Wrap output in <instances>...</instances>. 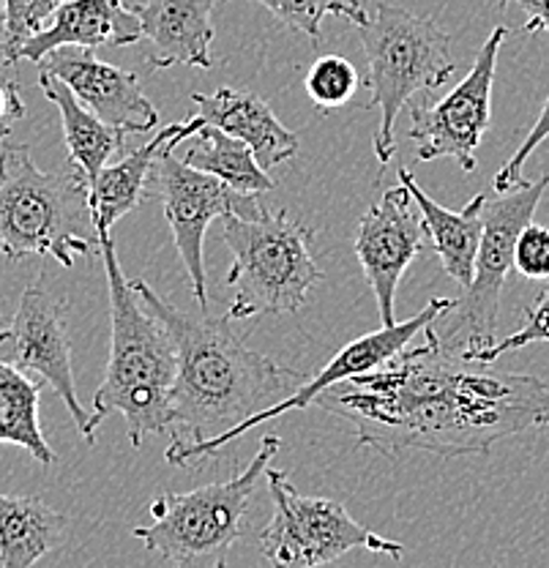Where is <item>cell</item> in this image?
<instances>
[{
	"mask_svg": "<svg viewBox=\"0 0 549 568\" xmlns=\"http://www.w3.org/2000/svg\"><path fill=\"white\" fill-rule=\"evenodd\" d=\"M533 342H547L549 345V284L539 293L536 304L525 312V325L519 331H514L506 339L495 342L492 347H487L484 353H478L474 364H495L500 355L522 351V347L533 345Z\"/></svg>",
	"mask_w": 549,
	"mask_h": 568,
	"instance_id": "cell-27",
	"label": "cell"
},
{
	"mask_svg": "<svg viewBox=\"0 0 549 568\" xmlns=\"http://www.w3.org/2000/svg\"><path fill=\"white\" fill-rule=\"evenodd\" d=\"M67 0H6V26H9V67H14V52L47 26L58 6Z\"/></svg>",
	"mask_w": 549,
	"mask_h": 568,
	"instance_id": "cell-28",
	"label": "cell"
},
{
	"mask_svg": "<svg viewBox=\"0 0 549 568\" xmlns=\"http://www.w3.org/2000/svg\"><path fill=\"white\" fill-rule=\"evenodd\" d=\"M11 345V364L22 372H37L39 381L50 383L63 405L72 413L82 437L88 435L91 413L77 399L72 345L67 331V304L44 287V276L26 287L17 315L6 328V342Z\"/></svg>",
	"mask_w": 549,
	"mask_h": 568,
	"instance_id": "cell-14",
	"label": "cell"
},
{
	"mask_svg": "<svg viewBox=\"0 0 549 568\" xmlns=\"http://www.w3.org/2000/svg\"><path fill=\"white\" fill-rule=\"evenodd\" d=\"M39 71L55 74L67 82L93 115L126 134L148 132L159 123L156 106L140 91L134 71L110 67L96 61L91 50L80 47H58L39 61Z\"/></svg>",
	"mask_w": 549,
	"mask_h": 568,
	"instance_id": "cell-15",
	"label": "cell"
},
{
	"mask_svg": "<svg viewBox=\"0 0 549 568\" xmlns=\"http://www.w3.org/2000/svg\"><path fill=\"white\" fill-rule=\"evenodd\" d=\"M547 186L549 173L541 175L539 181H525L522 186L495 200L487 197L474 282L424 331L440 347L462 355L465 361H474L478 353L495 345L500 295H504L506 276L514 268V248H517L519 233L533 222V213L539 209Z\"/></svg>",
	"mask_w": 549,
	"mask_h": 568,
	"instance_id": "cell-8",
	"label": "cell"
},
{
	"mask_svg": "<svg viewBox=\"0 0 549 568\" xmlns=\"http://www.w3.org/2000/svg\"><path fill=\"white\" fill-rule=\"evenodd\" d=\"M369 74L366 110H380L375 132V156L388 164L397 153V123L403 106L421 93H433L454 74L451 39L433 17H416L392 3H377L375 17L358 28Z\"/></svg>",
	"mask_w": 549,
	"mask_h": 568,
	"instance_id": "cell-7",
	"label": "cell"
},
{
	"mask_svg": "<svg viewBox=\"0 0 549 568\" xmlns=\"http://www.w3.org/2000/svg\"><path fill=\"white\" fill-rule=\"evenodd\" d=\"M317 405L350 424L358 446L386 457H489L506 437L549 424V383L476 369L424 334L421 345L323 390Z\"/></svg>",
	"mask_w": 549,
	"mask_h": 568,
	"instance_id": "cell-1",
	"label": "cell"
},
{
	"mask_svg": "<svg viewBox=\"0 0 549 568\" xmlns=\"http://www.w3.org/2000/svg\"><path fill=\"white\" fill-rule=\"evenodd\" d=\"M547 138H549V97H547L545 106H541L539 121H536L533 129L528 132V138L522 140V145L517 148V153H514L509 162L500 168V173L495 175V192L506 194V192H511V189L522 186V183H525V178H522L525 162H528L530 153H533L536 148H539Z\"/></svg>",
	"mask_w": 549,
	"mask_h": 568,
	"instance_id": "cell-30",
	"label": "cell"
},
{
	"mask_svg": "<svg viewBox=\"0 0 549 568\" xmlns=\"http://www.w3.org/2000/svg\"><path fill=\"white\" fill-rule=\"evenodd\" d=\"M265 481L274 497V517L260 532V552L271 568H321L356 549L388 558L405 555L403 544L358 525L342 503L301 495L285 470L268 467Z\"/></svg>",
	"mask_w": 549,
	"mask_h": 568,
	"instance_id": "cell-9",
	"label": "cell"
},
{
	"mask_svg": "<svg viewBox=\"0 0 549 568\" xmlns=\"http://www.w3.org/2000/svg\"><path fill=\"white\" fill-rule=\"evenodd\" d=\"M306 93L323 110L347 104L358 91V71L347 58L323 55L306 71Z\"/></svg>",
	"mask_w": 549,
	"mask_h": 568,
	"instance_id": "cell-26",
	"label": "cell"
},
{
	"mask_svg": "<svg viewBox=\"0 0 549 568\" xmlns=\"http://www.w3.org/2000/svg\"><path fill=\"white\" fill-rule=\"evenodd\" d=\"M132 284L148 310L167 325L179 353L173 388L175 440H211L274 405V396L285 390L293 394L306 381L304 372L285 369L250 351L227 328V317L214 320L203 312V320H194L164 301L148 282L132 280Z\"/></svg>",
	"mask_w": 549,
	"mask_h": 568,
	"instance_id": "cell-2",
	"label": "cell"
},
{
	"mask_svg": "<svg viewBox=\"0 0 549 568\" xmlns=\"http://www.w3.org/2000/svg\"><path fill=\"white\" fill-rule=\"evenodd\" d=\"M22 115H26V102L20 97V88L14 80L0 77V140L9 138V132Z\"/></svg>",
	"mask_w": 549,
	"mask_h": 568,
	"instance_id": "cell-31",
	"label": "cell"
},
{
	"mask_svg": "<svg viewBox=\"0 0 549 568\" xmlns=\"http://www.w3.org/2000/svg\"><path fill=\"white\" fill-rule=\"evenodd\" d=\"M424 244H427V230L421 213L403 183L388 189L358 222L356 254L375 293L383 328L397 325V312H394L397 287Z\"/></svg>",
	"mask_w": 549,
	"mask_h": 568,
	"instance_id": "cell-13",
	"label": "cell"
},
{
	"mask_svg": "<svg viewBox=\"0 0 549 568\" xmlns=\"http://www.w3.org/2000/svg\"><path fill=\"white\" fill-rule=\"evenodd\" d=\"M203 126L205 121L200 115L189 118L183 123H170L162 132L153 134L145 145H140L138 151L126 153V156H121L102 170V175L91 186V194H88L93 227H96L99 235L110 233L118 219H123L126 213L145 203V197L151 194V173L159 151L179 138H194Z\"/></svg>",
	"mask_w": 549,
	"mask_h": 568,
	"instance_id": "cell-18",
	"label": "cell"
},
{
	"mask_svg": "<svg viewBox=\"0 0 549 568\" xmlns=\"http://www.w3.org/2000/svg\"><path fill=\"white\" fill-rule=\"evenodd\" d=\"M0 145H3V140H0Z\"/></svg>",
	"mask_w": 549,
	"mask_h": 568,
	"instance_id": "cell-34",
	"label": "cell"
},
{
	"mask_svg": "<svg viewBox=\"0 0 549 568\" xmlns=\"http://www.w3.org/2000/svg\"><path fill=\"white\" fill-rule=\"evenodd\" d=\"M399 183L416 200L418 213H421L424 230H427L429 244L438 252L443 271L451 276L459 287H470L476 274V254L484 233V205L487 194H476L462 211H448L435 203L427 192L416 183V178L407 168H399Z\"/></svg>",
	"mask_w": 549,
	"mask_h": 568,
	"instance_id": "cell-20",
	"label": "cell"
},
{
	"mask_svg": "<svg viewBox=\"0 0 549 568\" xmlns=\"http://www.w3.org/2000/svg\"><path fill=\"white\" fill-rule=\"evenodd\" d=\"M192 102L205 123L244 140L265 170L276 168L298 153L295 132H291L255 93L220 88L214 93H192Z\"/></svg>",
	"mask_w": 549,
	"mask_h": 568,
	"instance_id": "cell-19",
	"label": "cell"
},
{
	"mask_svg": "<svg viewBox=\"0 0 549 568\" xmlns=\"http://www.w3.org/2000/svg\"><path fill=\"white\" fill-rule=\"evenodd\" d=\"M255 3L268 9L279 22H285L291 31L309 36L312 41L323 39V20L328 14L345 17L356 28L369 22L364 9V0H255Z\"/></svg>",
	"mask_w": 549,
	"mask_h": 568,
	"instance_id": "cell-25",
	"label": "cell"
},
{
	"mask_svg": "<svg viewBox=\"0 0 549 568\" xmlns=\"http://www.w3.org/2000/svg\"><path fill=\"white\" fill-rule=\"evenodd\" d=\"M6 342V331H0V345ZM44 381H31L20 366L0 358V443H11L41 465H52L55 452L47 446L39 426V394Z\"/></svg>",
	"mask_w": 549,
	"mask_h": 568,
	"instance_id": "cell-24",
	"label": "cell"
},
{
	"mask_svg": "<svg viewBox=\"0 0 549 568\" xmlns=\"http://www.w3.org/2000/svg\"><path fill=\"white\" fill-rule=\"evenodd\" d=\"M451 304H454V298H433L427 306H424V312H418L416 317L392 325V328H380V331H375V334H366V336H362V339L350 342V345L342 347V351L336 353L334 358H331L315 377H309V381L301 383V386L295 388L291 396H285V399L263 407V410L255 413V416L244 418V422L235 424L233 429L222 432V435L211 437V440H200V443L173 440L164 457H167L170 465H175V467H192V465H197V462L220 454L227 443L238 440V437H244L246 432L255 429V426L271 422V418H282L285 413L304 410V407H309L312 402H317V396H321L323 390H328L331 386H336V383H342V381H350V377H356V375H364V372L377 369V366H383L386 361H392L394 355L403 353L405 347L410 345L418 334H424V331H427V325H433L435 320H438Z\"/></svg>",
	"mask_w": 549,
	"mask_h": 568,
	"instance_id": "cell-11",
	"label": "cell"
},
{
	"mask_svg": "<svg viewBox=\"0 0 549 568\" xmlns=\"http://www.w3.org/2000/svg\"><path fill=\"white\" fill-rule=\"evenodd\" d=\"M0 320H3V315H0Z\"/></svg>",
	"mask_w": 549,
	"mask_h": 568,
	"instance_id": "cell-35",
	"label": "cell"
},
{
	"mask_svg": "<svg viewBox=\"0 0 549 568\" xmlns=\"http://www.w3.org/2000/svg\"><path fill=\"white\" fill-rule=\"evenodd\" d=\"M504 26L495 28L478 50L468 77L451 93L433 102L429 93L413 99L410 104V140L421 162L454 159L462 173H474L476 151L492 121V82L498 69V52L504 47Z\"/></svg>",
	"mask_w": 549,
	"mask_h": 568,
	"instance_id": "cell-12",
	"label": "cell"
},
{
	"mask_svg": "<svg viewBox=\"0 0 549 568\" xmlns=\"http://www.w3.org/2000/svg\"><path fill=\"white\" fill-rule=\"evenodd\" d=\"M279 448V437L265 435L255 459L235 478L156 497L151 503L153 523L134 528V538L162 555L170 568H227L230 547L244 536L252 495Z\"/></svg>",
	"mask_w": 549,
	"mask_h": 568,
	"instance_id": "cell-6",
	"label": "cell"
},
{
	"mask_svg": "<svg viewBox=\"0 0 549 568\" xmlns=\"http://www.w3.org/2000/svg\"><path fill=\"white\" fill-rule=\"evenodd\" d=\"M85 175L69 162L67 170L44 173L28 145H0V252L20 263L52 257L72 268L77 254L99 246L88 203Z\"/></svg>",
	"mask_w": 549,
	"mask_h": 568,
	"instance_id": "cell-4",
	"label": "cell"
},
{
	"mask_svg": "<svg viewBox=\"0 0 549 568\" xmlns=\"http://www.w3.org/2000/svg\"><path fill=\"white\" fill-rule=\"evenodd\" d=\"M224 244L233 252L227 284L235 290L227 320L298 312L323 271L312 254L309 224L287 211L222 219Z\"/></svg>",
	"mask_w": 549,
	"mask_h": 568,
	"instance_id": "cell-5",
	"label": "cell"
},
{
	"mask_svg": "<svg viewBox=\"0 0 549 568\" xmlns=\"http://www.w3.org/2000/svg\"><path fill=\"white\" fill-rule=\"evenodd\" d=\"M69 519L41 497L0 495V566L33 568L61 547Z\"/></svg>",
	"mask_w": 549,
	"mask_h": 568,
	"instance_id": "cell-22",
	"label": "cell"
},
{
	"mask_svg": "<svg viewBox=\"0 0 549 568\" xmlns=\"http://www.w3.org/2000/svg\"><path fill=\"white\" fill-rule=\"evenodd\" d=\"M181 142L183 140L179 138L159 151L151 173V192L162 203L164 216L173 230V241L179 246L181 263L186 268L189 282H192V293L200 310L205 312V306H209V280H205L203 260L205 230L214 219H224L230 213L257 216L265 209L260 205L257 194L238 192L220 178L183 164L175 153Z\"/></svg>",
	"mask_w": 549,
	"mask_h": 568,
	"instance_id": "cell-10",
	"label": "cell"
},
{
	"mask_svg": "<svg viewBox=\"0 0 549 568\" xmlns=\"http://www.w3.org/2000/svg\"><path fill=\"white\" fill-rule=\"evenodd\" d=\"M140 39H145L143 26L138 14L123 6V0H67L58 6L41 31L14 52V63H39L58 47H80L93 52L99 47H129Z\"/></svg>",
	"mask_w": 549,
	"mask_h": 568,
	"instance_id": "cell-16",
	"label": "cell"
},
{
	"mask_svg": "<svg viewBox=\"0 0 549 568\" xmlns=\"http://www.w3.org/2000/svg\"><path fill=\"white\" fill-rule=\"evenodd\" d=\"M511 3L528 17L525 33H549V0H498L500 9H509Z\"/></svg>",
	"mask_w": 549,
	"mask_h": 568,
	"instance_id": "cell-32",
	"label": "cell"
},
{
	"mask_svg": "<svg viewBox=\"0 0 549 568\" xmlns=\"http://www.w3.org/2000/svg\"><path fill=\"white\" fill-rule=\"evenodd\" d=\"M39 88L44 91V97L58 106V112H61L69 162L85 175L88 189H91L93 183H96V178L102 175V170L110 164V159L123 151V138H126V132H121V129L110 126L102 118L93 115V112L74 97L72 88L63 80H58L55 74L39 71Z\"/></svg>",
	"mask_w": 549,
	"mask_h": 568,
	"instance_id": "cell-21",
	"label": "cell"
},
{
	"mask_svg": "<svg viewBox=\"0 0 549 568\" xmlns=\"http://www.w3.org/2000/svg\"><path fill=\"white\" fill-rule=\"evenodd\" d=\"M175 153L189 168L220 178L227 186L244 194H257L260 197V194L274 189V181H271L268 170L257 162L255 151L244 140L233 138V134L222 132L220 126H211V123H205L189 145L175 148Z\"/></svg>",
	"mask_w": 549,
	"mask_h": 568,
	"instance_id": "cell-23",
	"label": "cell"
},
{
	"mask_svg": "<svg viewBox=\"0 0 549 568\" xmlns=\"http://www.w3.org/2000/svg\"><path fill=\"white\" fill-rule=\"evenodd\" d=\"M110 290V361L102 386L93 394V413L85 440L93 443L96 426L118 413L126 422L129 443L143 446L148 435L173 432V388L179 353L167 325L151 310L134 284L123 276L112 235H99Z\"/></svg>",
	"mask_w": 549,
	"mask_h": 568,
	"instance_id": "cell-3",
	"label": "cell"
},
{
	"mask_svg": "<svg viewBox=\"0 0 549 568\" xmlns=\"http://www.w3.org/2000/svg\"><path fill=\"white\" fill-rule=\"evenodd\" d=\"M0 67H9V26H6V0H0Z\"/></svg>",
	"mask_w": 549,
	"mask_h": 568,
	"instance_id": "cell-33",
	"label": "cell"
},
{
	"mask_svg": "<svg viewBox=\"0 0 549 568\" xmlns=\"http://www.w3.org/2000/svg\"><path fill=\"white\" fill-rule=\"evenodd\" d=\"M216 0H140L132 6L143 36L151 41L148 67L153 71L170 67L211 69Z\"/></svg>",
	"mask_w": 549,
	"mask_h": 568,
	"instance_id": "cell-17",
	"label": "cell"
},
{
	"mask_svg": "<svg viewBox=\"0 0 549 568\" xmlns=\"http://www.w3.org/2000/svg\"><path fill=\"white\" fill-rule=\"evenodd\" d=\"M514 268L525 280L549 282V227L530 222L519 233L517 248H514Z\"/></svg>",
	"mask_w": 549,
	"mask_h": 568,
	"instance_id": "cell-29",
	"label": "cell"
}]
</instances>
